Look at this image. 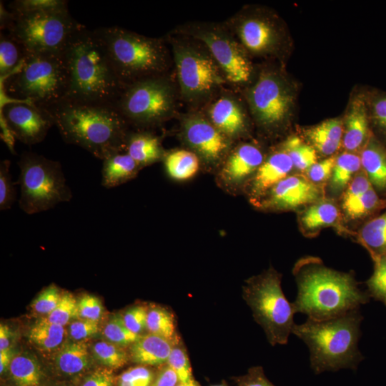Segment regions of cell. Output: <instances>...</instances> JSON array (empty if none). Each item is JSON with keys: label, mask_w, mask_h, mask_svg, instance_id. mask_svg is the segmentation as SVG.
I'll list each match as a JSON object with an SVG mask.
<instances>
[{"label": "cell", "mask_w": 386, "mask_h": 386, "mask_svg": "<svg viewBox=\"0 0 386 386\" xmlns=\"http://www.w3.org/2000/svg\"><path fill=\"white\" fill-rule=\"evenodd\" d=\"M157 370L140 365L131 367L116 376L115 386H151Z\"/></svg>", "instance_id": "obj_39"}, {"label": "cell", "mask_w": 386, "mask_h": 386, "mask_svg": "<svg viewBox=\"0 0 386 386\" xmlns=\"http://www.w3.org/2000/svg\"><path fill=\"white\" fill-rule=\"evenodd\" d=\"M18 164L20 169L18 183L21 188L19 204L25 213L44 212L72 198L59 162L25 152Z\"/></svg>", "instance_id": "obj_11"}, {"label": "cell", "mask_w": 386, "mask_h": 386, "mask_svg": "<svg viewBox=\"0 0 386 386\" xmlns=\"http://www.w3.org/2000/svg\"><path fill=\"white\" fill-rule=\"evenodd\" d=\"M322 192L319 186L310 179L302 176H289L273 187L258 204L267 210H290L318 202Z\"/></svg>", "instance_id": "obj_17"}, {"label": "cell", "mask_w": 386, "mask_h": 386, "mask_svg": "<svg viewBox=\"0 0 386 386\" xmlns=\"http://www.w3.org/2000/svg\"><path fill=\"white\" fill-rule=\"evenodd\" d=\"M294 166L284 151L272 153L264 160L252 178L250 194L254 199L264 196L273 187L287 177Z\"/></svg>", "instance_id": "obj_20"}, {"label": "cell", "mask_w": 386, "mask_h": 386, "mask_svg": "<svg viewBox=\"0 0 386 386\" xmlns=\"http://www.w3.org/2000/svg\"><path fill=\"white\" fill-rule=\"evenodd\" d=\"M67 70L65 99L113 104L124 89L104 46L94 30L84 26L63 51Z\"/></svg>", "instance_id": "obj_2"}, {"label": "cell", "mask_w": 386, "mask_h": 386, "mask_svg": "<svg viewBox=\"0 0 386 386\" xmlns=\"http://www.w3.org/2000/svg\"><path fill=\"white\" fill-rule=\"evenodd\" d=\"M1 111L3 123L15 139L27 145L42 142L55 125L54 117L47 109L29 102H9Z\"/></svg>", "instance_id": "obj_16"}, {"label": "cell", "mask_w": 386, "mask_h": 386, "mask_svg": "<svg viewBox=\"0 0 386 386\" xmlns=\"http://www.w3.org/2000/svg\"><path fill=\"white\" fill-rule=\"evenodd\" d=\"M372 117L375 123L386 132V96L374 100L372 104Z\"/></svg>", "instance_id": "obj_55"}, {"label": "cell", "mask_w": 386, "mask_h": 386, "mask_svg": "<svg viewBox=\"0 0 386 386\" xmlns=\"http://www.w3.org/2000/svg\"><path fill=\"white\" fill-rule=\"evenodd\" d=\"M172 31L201 41L222 69L227 84L232 88L250 82L252 64L224 22L190 21L177 26Z\"/></svg>", "instance_id": "obj_12"}, {"label": "cell", "mask_w": 386, "mask_h": 386, "mask_svg": "<svg viewBox=\"0 0 386 386\" xmlns=\"http://www.w3.org/2000/svg\"><path fill=\"white\" fill-rule=\"evenodd\" d=\"M336 157L332 156L313 164L307 170L309 179L316 184L331 177Z\"/></svg>", "instance_id": "obj_53"}, {"label": "cell", "mask_w": 386, "mask_h": 386, "mask_svg": "<svg viewBox=\"0 0 386 386\" xmlns=\"http://www.w3.org/2000/svg\"><path fill=\"white\" fill-rule=\"evenodd\" d=\"M11 162L4 159L0 163V209H9L15 202L16 193L10 174Z\"/></svg>", "instance_id": "obj_45"}, {"label": "cell", "mask_w": 386, "mask_h": 386, "mask_svg": "<svg viewBox=\"0 0 386 386\" xmlns=\"http://www.w3.org/2000/svg\"><path fill=\"white\" fill-rule=\"evenodd\" d=\"M362 320L360 310L325 320L307 318L302 324H295L292 333L307 345L315 374L356 370L364 358L358 348Z\"/></svg>", "instance_id": "obj_4"}, {"label": "cell", "mask_w": 386, "mask_h": 386, "mask_svg": "<svg viewBox=\"0 0 386 386\" xmlns=\"http://www.w3.org/2000/svg\"><path fill=\"white\" fill-rule=\"evenodd\" d=\"M103 335L107 340L122 347L131 345L140 337L127 328L120 315L109 319L103 329Z\"/></svg>", "instance_id": "obj_40"}, {"label": "cell", "mask_w": 386, "mask_h": 386, "mask_svg": "<svg viewBox=\"0 0 386 386\" xmlns=\"http://www.w3.org/2000/svg\"><path fill=\"white\" fill-rule=\"evenodd\" d=\"M148 307L137 305L128 308L122 315L127 328L139 336L147 330V317Z\"/></svg>", "instance_id": "obj_48"}, {"label": "cell", "mask_w": 386, "mask_h": 386, "mask_svg": "<svg viewBox=\"0 0 386 386\" xmlns=\"http://www.w3.org/2000/svg\"><path fill=\"white\" fill-rule=\"evenodd\" d=\"M123 347L108 340L98 341L91 347L92 356L103 367L117 370L130 361L129 352Z\"/></svg>", "instance_id": "obj_36"}, {"label": "cell", "mask_w": 386, "mask_h": 386, "mask_svg": "<svg viewBox=\"0 0 386 386\" xmlns=\"http://www.w3.org/2000/svg\"><path fill=\"white\" fill-rule=\"evenodd\" d=\"M260 149L251 143L232 147L218 170L217 180L226 190L234 192L254 176L264 162Z\"/></svg>", "instance_id": "obj_19"}, {"label": "cell", "mask_w": 386, "mask_h": 386, "mask_svg": "<svg viewBox=\"0 0 386 386\" xmlns=\"http://www.w3.org/2000/svg\"><path fill=\"white\" fill-rule=\"evenodd\" d=\"M9 8L13 13L51 11L68 9V4L63 0H16Z\"/></svg>", "instance_id": "obj_43"}, {"label": "cell", "mask_w": 386, "mask_h": 386, "mask_svg": "<svg viewBox=\"0 0 386 386\" xmlns=\"http://www.w3.org/2000/svg\"><path fill=\"white\" fill-rule=\"evenodd\" d=\"M8 373L16 386H43L47 382L37 359L26 352L13 357Z\"/></svg>", "instance_id": "obj_27"}, {"label": "cell", "mask_w": 386, "mask_h": 386, "mask_svg": "<svg viewBox=\"0 0 386 386\" xmlns=\"http://www.w3.org/2000/svg\"><path fill=\"white\" fill-rule=\"evenodd\" d=\"M98 322L77 318L69 323V335L74 341H81L95 335Z\"/></svg>", "instance_id": "obj_51"}, {"label": "cell", "mask_w": 386, "mask_h": 386, "mask_svg": "<svg viewBox=\"0 0 386 386\" xmlns=\"http://www.w3.org/2000/svg\"><path fill=\"white\" fill-rule=\"evenodd\" d=\"M369 122L366 105L362 99H355L346 117L342 142L347 151L360 149L367 139Z\"/></svg>", "instance_id": "obj_24"}, {"label": "cell", "mask_w": 386, "mask_h": 386, "mask_svg": "<svg viewBox=\"0 0 386 386\" xmlns=\"http://www.w3.org/2000/svg\"><path fill=\"white\" fill-rule=\"evenodd\" d=\"M212 386H229L228 384L224 382V381H222L221 383L219 384H217V385H213Z\"/></svg>", "instance_id": "obj_60"}, {"label": "cell", "mask_w": 386, "mask_h": 386, "mask_svg": "<svg viewBox=\"0 0 386 386\" xmlns=\"http://www.w3.org/2000/svg\"><path fill=\"white\" fill-rule=\"evenodd\" d=\"M372 275L367 281L370 297L382 302L386 307V256L374 259Z\"/></svg>", "instance_id": "obj_42"}, {"label": "cell", "mask_w": 386, "mask_h": 386, "mask_svg": "<svg viewBox=\"0 0 386 386\" xmlns=\"http://www.w3.org/2000/svg\"><path fill=\"white\" fill-rule=\"evenodd\" d=\"M4 93L49 109L64 100L67 70L62 53L27 54L20 66L4 79Z\"/></svg>", "instance_id": "obj_7"}, {"label": "cell", "mask_w": 386, "mask_h": 386, "mask_svg": "<svg viewBox=\"0 0 386 386\" xmlns=\"http://www.w3.org/2000/svg\"><path fill=\"white\" fill-rule=\"evenodd\" d=\"M179 336L175 340L147 333L129 345V360L133 363L149 367H161L167 364L169 356Z\"/></svg>", "instance_id": "obj_21"}, {"label": "cell", "mask_w": 386, "mask_h": 386, "mask_svg": "<svg viewBox=\"0 0 386 386\" xmlns=\"http://www.w3.org/2000/svg\"><path fill=\"white\" fill-rule=\"evenodd\" d=\"M361 166L360 157L357 154L345 152L338 156L331 175L330 188L332 192L338 193L345 189Z\"/></svg>", "instance_id": "obj_35"}, {"label": "cell", "mask_w": 386, "mask_h": 386, "mask_svg": "<svg viewBox=\"0 0 386 386\" xmlns=\"http://www.w3.org/2000/svg\"><path fill=\"white\" fill-rule=\"evenodd\" d=\"M211 123L232 142L247 130V117L233 91L222 89L201 110Z\"/></svg>", "instance_id": "obj_18"}, {"label": "cell", "mask_w": 386, "mask_h": 386, "mask_svg": "<svg viewBox=\"0 0 386 386\" xmlns=\"http://www.w3.org/2000/svg\"><path fill=\"white\" fill-rule=\"evenodd\" d=\"M283 151L288 154L294 167L298 170L307 171L317 163V151L298 137L292 136L287 138L284 142Z\"/></svg>", "instance_id": "obj_37"}, {"label": "cell", "mask_w": 386, "mask_h": 386, "mask_svg": "<svg viewBox=\"0 0 386 386\" xmlns=\"http://www.w3.org/2000/svg\"><path fill=\"white\" fill-rule=\"evenodd\" d=\"M361 165L372 186L386 189V149L370 139L362 152Z\"/></svg>", "instance_id": "obj_28"}, {"label": "cell", "mask_w": 386, "mask_h": 386, "mask_svg": "<svg viewBox=\"0 0 386 386\" xmlns=\"http://www.w3.org/2000/svg\"><path fill=\"white\" fill-rule=\"evenodd\" d=\"M176 386H201L200 383L195 379L187 382H179Z\"/></svg>", "instance_id": "obj_59"}, {"label": "cell", "mask_w": 386, "mask_h": 386, "mask_svg": "<svg viewBox=\"0 0 386 386\" xmlns=\"http://www.w3.org/2000/svg\"><path fill=\"white\" fill-rule=\"evenodd\" d=\"M179 136L208 170L219 169L232 149L233 142L221 133L201 110H190L180 117Z\"/></svg>", "instance_id": "obj_14"}, {"label": "cell", "mask_w": 386, "mask_h": 386, "mask_svg": "<svg viewBox=\"0 0 386 386\" xmlns=\"http://www.w3.org/2000/svg\"><path fill=\"white\" fill-rule=\"evenodd\" d=\"M179 100L177 81L170 74L126 86L112 105L129 126L147 130L174 117Z\"/></svg>", "instance_id": "obj_9"}, {"label": "cell", "mask_w": 386, "mask_h": 386, "mask_svg": "<svg viewBox=\"0 0 386 386\" xmlns=\"http://www.w3.org/2000/svg\"><path fill=\"white\" fill-rule=\"evenodd\" d=\"M372 187L365 173L357 174L347 187L342 198V207L345 210L362 194Z\"/></svg>", "instance_id": "obj_49"}, {"label": "cell", "mask_w": 386, "mask_h": 386, "mask_svg": "<svg viewBox=\"0 0 386 386\" xmlns=\"http://www.w3.org/2000/svg\"><path fill=\"white\" fill-rule=\"evenodd\" d=\"M43 386H75L72 382L66 380L47 381Z\"/></svg>", "instance_id": "obj_58"}, {"label": "cell", "mask_w": 386, "mask_h": 386, "mask_svg": "<svg viewBox=\"0 0 386 386\" xmlns=\"http://www.w3.org/2000/svg\"><path fill=\"white\" fill-rule=\"evenodd\" d=\"M12 333L5 325H0V352L9 349Z\"/></svg>", "instance_id": "obj_56"}, {"label": "cell", "mask_w": 386, "mask_h": 386, "mask_svg": "<svg viewBox=\"0 0 386 386\" xmlns=\"http://www.w3.org/2000/svg\"><path fill=\"white\" fill-rule=\"evenodd\" d=\"M167 364L176 372L179 382H187L194 379L189 358L181 337L173 345Z\"/></svg>", "instance_id": "obj_38"}, {"label": "cell", "mask_w": 386, "mask_h": 386, "mask_svg": "<svg viewBox=\"0 0 386 386\" xmlns=\"http://www.w3.org/2000/svg\"><path fill=\"white\" fill-rule=\"evenodd\" d=\"M94 31L124 89L145 79L171 74L174 61L165 37H149L116 26Z\"/></svg>", "instance_id": "obj_5"}, {"label": "cell", "mask_w": 386, "mask_h": 386, "mask_svg": "<svg viewBox=\"0 0 386 386\" xmlns=\"http://www.w3.org/2000/svg\"><path fill=\"white\" fill-rule=\"evenodd\" d=\"M124 152L142 169L163 160L166 154L161 138L145 129L127 132Z\"/></svg>", "instance_id": "obj_23"}, {"label": "cell", "mask_w": 386, "mask_h": 386, "mask_svg": "<svg viewBox=\"0 0 386 386\" xmlns=\"http://www.w3.org/2000/svg\"><path fill=\"white\" fill-rule=\"evenodd\" d=\"M71 382H78L75 386H115L116 376L113 370L102 367L91 369Z\"/></svg>", "instance_id": "obj_47"}, {"label": "cell", "mask_w": 386, "mask_h": 386, "mask_svg": "<svg viewBox=\"0 0 386 386\" xmlns=\"http://www.w3.org/2000/svg\"><path fill=\"white\" fill-rule=\"evenodd\" d=\"M297 295L292 302L295 313L314 320L342 316L370 301L352 274L337 272L315 259L300 262L295 270Z\"/></svg>", "instance_id": "obj_3"}, {"label": "cell", "mask_w": 386, "mask_h": 386, "mask_svg": "<svg viewBox=\"0 0 386 386\" xmlns=\"http://www.w3.org/2000/svg\"><path fill=\"white\" fill-rule=\"evenodd\" d=\"M76 318H79L77 301L70 293L65 292L55 309L44 319L64 327Z\"/></svg>", "instance_id": "obj_41"}, {"label": "cell", "mask_w": 386, "mask_h": 386, "mask_svg": "<svg viewBox=\"0 0 386 386\" xmlns=\"http://www.w3.org/2000/svg\"><path fill=\"white\" fill-rule=\"evenodd\" d=\"M339 215V210L333 203L319 202L303 212L300 221L305 229L314 231L334 224Z\"/></svg>", "instance_id": "obj_33"}, {"label": "cell", "mask_w": 386, "mask_h": 386, "mask_svg": "<svg viewBox=\"0 0 386 386\" xmlns=\"http://www.w3.org/2000/svg\"><path fill=\"white\" fill-rule=\"evenodd\" d=\"M224 22L247 55H266L277 48V26L262 14L242 10Z\"/></svg>", "instance_id": "obj_15"}, {"label": "cell", "mask_w": 386, "mask_h": 386, "mask_svg": "<svg viewBox=\"0 0 386 386\" xmlns=\"http://www.w3.org/2000/svg\"><path fill=\"white\" fill-rule=\"evenodd\" d=\"M163 161L169 177L177 181H187L192 179L202 166L197 155L188 149L166 152Z\"/></svg>", "instance_id": "obj_29"}, {"label": "cell", "mask_w": 386, "mask_h": 386, "mask_svg": "<svg viewBox=\"0 0 386 386\" xmlns=\"http://www.w3.org/2000/svg\"><path fill=\"white\" fill-rule=\"evenodd\" d=\"M147 331L168 340L177 339L179 335L175 314L164 306L151 305L147 310Z\"/></svg>", "instance_id": "obj_30"}, {"label": "cell", "mask_w": 386, "mask_h": 386, "mask_svg": "<svg viewBox=\"0 0 386 386\" xmlns=\"http://www.w3.org/2000/svg\"><path fill=\"white\" fill-rule=\"evenodd\" d=\"M232 379L237 386H274L267 378L261 366L252 367L245 375Z\"/></svg>", "instance_id": "obj_52"}, {"label": "cell", "mask_w": 386, "mask_h": 386, "mask_svg": "<svg viewBox=\"0 0 386 386\" xmlns=\"http://www.w3.org/2000/svg\"><path fill=\"white\" fill-rule=\"evenodd\" d=\"M92 361L87 345L81 341H71L61 346L55 356V373L71 381L91 370Z\"/></svg>", "instance_id": "obj_22"}, {"label": "cell", "mask_w": 386, "mask_h": 386, "mask_svg": "<svg viewBox=\"0 0 386 386\" xmlns=\"http://www.w3.org/2000/svg\"><path fill=\"white\" fill-rule=\"evenodd\" d=\"M141 169L127 153H114L103 160L101 184L106 188L117 187L134 179Z\"/></svg>", "instance_id": "obj_25"}, {"label": "cell", "mask_w": 386, "mask_h": 386, "mask_svg": "<svg viewBox=\"0 0 386 386\" xmlns=\"http://www.w3.org/2000/svg\"><path fill=\"white\" fill-rule=\"evenodd\" d=\"M179 382L176 372L165 364L158 367L156 377L151 386H176Z\"/></svg>", "instance_id": "obj_54"}, {"label": "cell", "mask_w": 386, "mask_h": 386, "mask_svg": "<svg viewBox=\"0 0 386 386\" xmlns=\"http://www.w3.org/2000/svg\"><path fill=\"white\" fill-rule=\"evenodd\" d=\"M61 295L57 287L51 284L37 295L32 302L31 308L34 312L47 316L57 306Z\"/></svg>", "instance_id": "obj_46"}, {"label": "cell", "mask_w": 386, "mask_h": 386, "mask_svg": "<svg viewBox=\"0 0 386 386\" xmlns=\"http://www.w3.org/2000/svg\"><path fill=\"white\" fill-rule=\"evenodd\" d=\"M11 348L0 352V373L1 375L8 372L9 365L13 358Z\"/></svg>", "instance_id": "obj_57"}, {"label": "cell", "mask_w": 386, "mask_h": 386, "mask_svg": "<svg viewBox=\"0 0 386 386\" xmlns=\"http://www.w3.org/2000/svg\"><path fill=\"white\" fill-rule=\"evenodd\" d=\"M28 337L39 348L53 350L61 346L65 337V329L64 326L42 319L29 330Z\"/></svg>", "instance_id": "obj_32"}, {"label": "cell", "mask_w": 386, "mask_h": 386, "mask_svg": "<svg viewBox=\"0 0 386 386\" xmlns=\"http://www.w3.org/2000/svg\"><path fill=\"white\" fill-rule=\"evenodd\" d=\"M173 57L181 101L202 110L227 84L207 46L199 40L171 31L166 36Z\"/></svg>", "instance_id": "obj_6"}, {"label": "cell", "mask_w": 386, "mask_h": 386, "mask_svg": "<svg viewBox=\"0 0 386 386\" xmlns=\"http://www.w3.org/2000/svg\"><path fill=\"white\" fill-rule=\"evenodd\" d=\"M47 109L66 143L102 160L124 152L129 124L113 105L64 99Z\"/></svg>", "instance_id": "obj_1"}, {"label": "cell", "mask_w": 386, "mask_h": 386, "mask_svg": "<svg viewBox=\"0 0 386 386\" xmlns=\"http://www.w3.org/2000/svg\"><path fill=\"white\" fill-rule=\"evenodd\" d=\"M4 386H16V385L10 382V384H6V385H4Z\"/></svg>", "instance_id": "obj_61"}, {"label": "cell", "mask_w": 386, "mask_h": 386, "mask_svg": "<svg viewBox=\"0 0 386 386\" xmlns=\"http://www.w3.org/2000/svg\"><path fill=\"white\" fill-rule=\"evenodd\" d=\"M242 297L270 345H286L295 325V312L282 292L281 274L270 268L248 279Z\"/></svg>", "instance_id": "obj_10"}, {"label": "cell", "mask_w": 386, "mask_h": 386, "mask_svg": "<svg viewBox=\"0 0 386 386\" xmlns=\"http://www.w3.org/2000/svg\"><path fill=\"white\" fill-rule=\"evenodd\" d=\"M246 99L255 121L261 127L273 129L287 118L292 96L284 81L275 71L262 69L246 92Z\"/></svg>", "instance_id": "obj_13"}, {"label": "cell", "mask_w": 386, "mask_h": 386, "mask_svg": "<svg viewBox=\"0 0 386 386\" xmlns=\"http://www.w3.org/2000/svg\"><path fill=\"white\" fill-rule=\"evenodd\" d=\"M27 55L24 46L9 33L0 34V76L5 79L13 73Z\"/></svg>", "instance_id": "obj_34"}, {"label": "cell", "mask_w": 386, "mask_h": 386, "mask_svg": "<svg viewBox=\"0 0 386 386\" xmlns=\"http://www.w3.org/2000/svg\"><path fill=\"white\" fill-rule=\"evenodd\" d=\"M81 27L68 9L13 13L1 4V29L7 30L27 54L62 53Z\"/></svg>", "instance_id": "obj_8"}, {"label": "cell", "mask_w": 386, "mask_h": 386, "mask_svg": "<svg viewBox=\"0 0 386 386\" xmlns=\"http://www.w3.org/2000/svg\"><path fill=\"white\" fill-rule=\"evenodd\" d=\"M382 203L374 188L371 187L344 211L349 218L358 219L370 214Z\"/></svg>", "instance_id": "obj_44"}, {"label": "cell", "mask_w": 386, "mask_h": 386, "mask_svg": "<svg viewBox=\"0 0 386 386\" xmlns=\"http://www.w3.org/2000/svg\"><path fill=\"white\" fill-rule=\"evenodd\" d=\"M343 132L341 120L335 118L309 128L305 135L316 151L324 156H330L340 148Z\"/></svg>", "instance_id": "obj_26"}, {"label": "cell", "mask_w": 386, "mask_h": 386, "mask_svg": "<svg viewBox=\"0 0 386 386\" xmlns=\"http://www.w3.org/2000/svg\"><path fill=\"white\" fill-rule=\"evenodd\" d=\"M360 239L373 259L386 256V212L363 226Z\"/></svg>", "instance_id": "obj_31"}, {"label": "cell", "mask_w": 386, "mask_h": 386, "mask_svg": "<svg viewBox=\"0 0 386 386\" xmlns=\"http://www.w3.org/2000/svg\"><path fill=\"white\" fill-rule=\"evenodd\" d=\"M79 318L98 322L103 312V306L98 297L84 295L78 301Z\"/></svg>", "instance_id": "obj_50"}]
</instances>
